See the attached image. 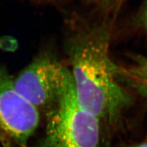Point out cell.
<instances>
[{"mask_svg": "<svg viewBox=\"0 0 147 147\" xmlns=\"http://www.w3.org/2000/svg\"><path fill=\"white\" fill-rule=\"evenodd\" d=\"M133 147H147V142L141 143V144H138L136 146H133Z\"/></svg>", "mask_w": 147, "mask_h": 147, "instance_id": "7", "label": "cell"}, {"mask_svg": "<svg viewBox=\"0 0 147 147\" xmlns=\"http://www.w3.org/2000/svg\"><path fill=\"white\" fill-rule=\"evenodd\" d=\"M143 21H144L145 27H146L147 29V5H146V8H145V9H144V15H143Z\"/></svg>", "mask_w": 147, "mask_h": 147, "instance_id": "6", "label": "cell"}, {"mask_svg": "<svg viewBox=\"0 0 147 147\" xmlns=\"http://www.w3.org/2000/svg\"><path fill=\"white\" fill-rule=\"evenodd\" d=\"M100 121L79 104L71 76L48 111L42 147H99Z\"/></svg>", "mask_w": 147, "mask_h": 147, "instance_id": "2", "label": "cell"}, {"mask_svg": "<svg viewBox=\"0 0 147 147\" xmlns=\"http://www.w3.org/2000/svg\"><path fill=\"white\" fill-rule=\"evenodd\" d=\"M108 34L93 31L76 40L70 61L74 89L79 104L99 119L114 120L129 103L119 83V65L109 55Z\"/></svg>", "mask_w": 147, "mask_h": 147, "instance_id": "1", "label": "cell"}, {"mask_svg": "<svg viewBox=\"0 0 147 147\" xmlns=\"http://www.w3.org/2000/svg\"><path fill=\"white\" fill-rule=\"evenodd\" d=\"M70 71L49 55L38 57L14 80L22 97L37 109H49L57 100Z\"/></svg>", "mask_w": 147, "mask_h": 147, "instance_id": "4", "label": "cell"}, {"mask_svg": "<svg viewBox=\"0 0 147 147\" xmlns=\"http://www.w3.org/2000/svg\"><path fill=\"white\" fill-rule=\"evenodd\" d=\"M14 80L0 67V144L3 147H27L39 124V110L18 94Z\"/></svg>", "mask_w": 147, "mask_h": 147, "instance_id": "3", "label": "cell"}, {"mask_svg": "<svg viewBox=\"0 0 147 147\" xmlns=\"http://www.w3.org/2000/svg\"><path fill=\"white\" fill-rule=\"evenodd\" d=\"M119 78L135 87L147 98V57H140L128 67L119 66Z\"/></svg>", "mask_w": 147, "mask_h": 147, "instance_id": "5", "label": "cell"}]
</instances>
